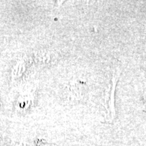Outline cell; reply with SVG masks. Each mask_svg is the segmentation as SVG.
<instances>
[{
  "label": "cell",
  "instance_id": "6da1fadb",
  "mask_svg": "<svg viewBox=\"0 0 146 146\" xmlns=\"http://www.w3.org/2000/svg\"><path fill=\"white\" fill-rule=\"evenodd\" d=\"M112 76L111 78V84L108 87L105 95V106L106 108L110 117L113 118L115 115L114 96L118 78L120 77V70L118 66L112 69Z\"/></svg>",
  "mask_w": 146,
  "mask_h": 146
}]
</instances>
